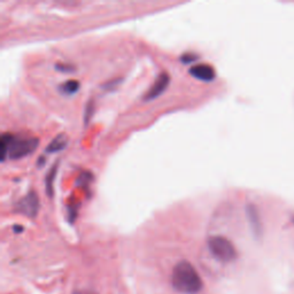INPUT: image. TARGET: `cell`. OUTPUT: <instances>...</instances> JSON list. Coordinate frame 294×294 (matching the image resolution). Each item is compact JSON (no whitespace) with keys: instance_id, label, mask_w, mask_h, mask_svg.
<instances>
[{"instance_id":"ba28073f","label":"cell","mask_w":294,"mask_h":294,"mask_svg":"<svg viewBox=\"0 0 294 294\" xmlns=\"http://www.w3.org/2000/svg\"><path fill=\"white\" fill-rule=\"evenodd\" d=\"M67 144H68V136L65 135V133H60V135L54 137L52 142H51L49 144V146L46 147V151L49 153L60 152L67 146Z\"/></svg>"},{"instance_id":"8fae6325","label":"cell","mask_w":294,"mask_h":294,"mask_svg":"<svg viewBox=\"0 0 294 294\" xmlns=\"http://www.w3.org/2000/svg\"><path fill=\"white\" fill-rule=\"evenodd\" d=\"M194 54H183L182 61L184 64H192L194 60H197L198 57H193Z\"/></svg>"},{"instance_id":"5b68a950","label":"cell","mask_w":294,"mask_h":294,"mask_svg":"<svg viewBox=\"0 0 294 294\" xmlns=\"http://www.w3.org/2000/svg\"><path fill=\"white\" fill-rule=\"evenodd\" d=\"M170 83V76L168 73H161L156 78L154 83L150 88V90L146 92V95L144 96V100L151 101L159 96H161L162 93L166 91L168 86Z\"/></svg>"},{"instance_id":"6da1fadb","label":"cell","mask_w":294,"mask_h":294,"mask_svg":"<svg viewBox=\"0 0 294 294\" xmlns=\"http://www.w3.org/2000/svg\"><path fill=\"white\" fill-rule=\"evenodd\" d=\"M171 281L176 291L183 294H198L203 286L197 269L189 261H180L175 265Z\"/></svg>"},{"instance_id":"277c9868","label":"cell","mask_w":294,"mask_h":294,"mask_svg":"<svg viewBox=\"0 0 294 294\" xmlns=\"http://www.w3.org/2000/svg\"><path fill=\"white\" fill-rule=\"evenodd\" d=\"M39 210V198L36 192H30L18 202V211L26 216L35 217Z\"/></svg>"},{"instance_id":"7c38bea8","label":"cell","mask_w":294,"mask_h":294,"mask_svg":"<svg viewBox=\"0 0 294 294\" xmlns=\"http://www.w3.org/2000/svg\"><path fill=\"white\" fill-rule=\"evenodd\" d=\"M57 68L58 70H60V72H68V70H73V67L69 65H58Z\"/></svg>"},{"instance_id":"3957f363","label":"cell","mask_w":294,"mask_h":294,"mask_svg":"<svg viewBox=\"0 0 294 294\" xmlns=\"http://www.w3.org/2000/svg\"><path fill=\"white\" fill-rule=\"evenodd\" d=\"M208 248L211 255L221 262H232L237 258V250L228 238L213 236L208 239Z\"/></svg>"},{"instance_id":"7a4b0ae2","label":"cell","mask_w":294,"mask_h":294,"mask_svg":"<svg viewBox=\"0 0 294 294\" xmlns=\"http://www.w3.org/2000/svg\"><path fill=\"white\" fill-rule=\"evenodd\" d=\"M39 144L36 137H14L11 133H4L2 136V160L7 156L11 159H22L34 153Z\"/></svg>"},{"instance_id":"30bf717a","label":"cell","mask_w":294,"mask_h":294,"mask_svg":"<svg viewBox=\"0 0 294 294\" xmlns=\"http://www.w3.org/2000/svg\"><path fill=\"white\" fill-rule=\"evenodd\" d=\"M80 89V82L76 80H69L60 86V91L65 95H74Z\"/></svg>"},{"instance_id":"8992f818","label":"cell","mask_w":294,"mask_h":294,"mask_svg":"<svg viewBox=\"0 0 294 294\" xmlns=\"http://www.w3.org/2000/svg\"><path fill=\"white\" fill-rule=\"evenodd\" d=\"M190 74L194 78L202 82H211L214 81L215 76H216L214 67L208 64H199L191 67Z\"/></svg>"},{"instance_id":"52a82bcc","label":"cell","mask_w":294,"mask_h":294,"mask_svg":"<svg viewBox=\"0 0 294 294\" xmlns=\"http://www.w3.org/2000/svg\"><path fill=\"white\" fill-rule=\"evenodd\" d=\"M246 211H247V217H248L249 221V225L252 228V231L254 232L255 236H260L261 233V222H260V216H258V211L256 209V207L249 203L246 207Z\"/></svg>"},{"instance_id":"9c48e42d","label":"cell","mask_w":294,"mask_h":294,"mask_svg":"<svg viewBox=\"0 0 294 294\" xmlns=\"http://www.w3.org/2000/svg\"><path fill=\"white\" fill-rule=\"evenodd\" d=\"M57 169H58V164H53V167L51 168V170L49 171V174L46 175V179H45V189L46 192L50 197L53 195V184H54V178H56V174H57Z\"/></svg>"}]
</instances>
